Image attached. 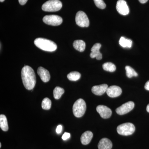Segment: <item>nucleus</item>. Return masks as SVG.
Returning a JSON list of instances; mask_svg holds the SVG:
<instances>
[{"mask_svg":"<svg viewBox=\"0 0 149 149\" xmlns=\"http://www.w3.org/2000/svg\"><path fill=\"white\" fill-rule=\"evenodd\" d=\"M116 8L118 13L123 15H127L130 11L127 3L124 0H119L118 1Z\"/></svg>","mask_w":149,"mask_h":149,"instance_id":"obj_9","label":"nucleus"},{"mask_svg":"<svg viewBox=\"0 0 149 149\" xmlns=\"http://www.w3.org/2000/svg\"><path fill=\"white\" fill-rule=\"evenodd\" d=\"M97 111L104 119L109 118L112 114L111 109L107 107L104 105H99L96 108Z\"/></svg>","mask_w":149,"mask_h":149,"instance_id":"obj_10","label":"nucleus"},{"mask_svg":"<svg viewBox=\"0 0 149 149\" xmlns=\"http://www.w3.org/2000/svg\"><path fill=\"white\" fill-rule=\"evenodd\" d=\"M146 110L149 113V104L148 105V106H147Z\"/></svg>","mask_w":149,"mask_h":149,"instance_id":"obj_31","label":"nucleus"},{"mask_svg":"<svg viewBox=\"0 0 149 149\" xmlns=\"http://www.w3.org/2000/svg\"><path fill=\"white\" fill-rule=\"evenodd\" d=\"M80 77L81 74L80 72L76 71L70 72L67 75L68 80L72 81H77L80 79Z\"/></svg>","mask_w":149,"mask_h":149,"instance_id":"obj_22","label":"nucleus"},{"mask_svg":"<svg viewBox=\"0 0 149 149\" xmlns=\"http://www.w3.org/2000/svg\"><path fill=\"white\" fill-rule=\"evenodd\" d=\"M98 148L99 149H111L112 143L109 139L103 138L99 142Z\"/></svg>","mask_w":149,"mask_h":149,"instance_id":"obj_15","label":"nucleus"},{"mask_svg":"<svg viewBox=\"0 0 149 149\" xmlns=\"http://www.w3.org/2000/svg\"><path fill=\"white\" fill-rule=\"evenodd\" d=\"M75 22L76 24L81 27H88L90 24V22L87 15L82 11H79L76 14Z\"/></svg>","mask_w":149,"mask_h":149,"instance_id":"obj_6","label":"nucleus"},{"mask_svg":"<svg viewBox=\"0 0 149 149\" xmlns=\"http://www.w3.org/2000/svg\"><path fill=\"white\" fill-rule=\"evenodd\" d=\"M28 0H18L19 2L21 5H24L26 4Z\"/></svg>","mask_w":149,"mask_h":149,"instance_id":"obj_28","label":"nucleus"},{"mask_svg":"<svg viewBox=\"0 0 149 149\" xmlns=\"http://www.w3.org/2000/svg\"><path fill=\"white\" fill-rule=\"evenodd\" d=\"M102 45L100 43H97L94 45L91 49V53L90 54V56L91 58H96L97 60L102 59V54L100 52V49Z\"/></svg>","mask_w":149,"mask_h":149,"instance_id":"obj_12","label":"nucleus"},{"mask_svg":"<svg viewBox=\"0 0 149 149\" xmlns=\"http://www.w3.org/2000/svg\"><path fill=\"white\" fill-rule=\"evenodd\" d=\"M5 0H0V1H1V2H3Z\"/></svg>","mask_w":149,"mask_h":149,"instance_id":"obj_32","label":"nucleus"},{"mask_svg":"<svg viewBox=\"0 0 149 149\" xmlns=\"http://www.w3.org/2000/svg\"><path fill=\"white\" fill-rule=\"evenodd\" d=\"M62 126L61 125H58L56 129V132L58 134H59L62 132Z\"/></svg>","mask_w":149,"mask_h":149,"instance_id":"obj_27","label":"nucleus"},{"mask_svg":"<svg viewBox=\"0 0 149 149\" xmlns=\"http://www.w3.org/2000/svg\"><path fill=\"white\" fill-rule=\"evenodd\" d=\"M139 1L141 3H145L148 1V0H139Z\"/></svg>","mask_w":149,"mask_h":149,"instance_id":"obj_30","label":"nucleus"},{"mask_svg":"<svg viewBox=\"0 0 149 149\" xmlns=\"http://www.w3.org/2000/svg\"><path fill=\"white\" fill-rule=\"evenodd\" d=\"M43 21L46 24L52 26H58L62 24L63 19L57 15H46L43 17Z\"/></svg>","mask_w":149,"mask_h":149,"instance_id":"obj_7","label":"nucleus"},{"mask_svg":"<svg viewBox=\"0 0 149 149\" xmlns=\"http://www.w3.org/2000/svg\"><path fill=\"white\" fill-rule=\"evenodd\" d=\"M95 4L97 7L101 9H104L106 7V5L103 0H94Z\"/></svg>","mask_w":149,"mask_h":149,"instance_id":"obj_25","label":"nucleus"},{"mask_svg":"<svg viewBox=\"0 0 149 149\" xmlns=\"http://www.w3.org/2000/svg\"><path fill=\"white\" fill-rule=\"evenodd\" d=\"M86 110V104L85 101L82 99L77 100L73 104L72 111L75 117L80 118L85 114Z\"/></svg>","mask_w":149,"mask_h":149,"instance_id":"obj_3","label":"nucleus"},{"mask_svg":"<svg viewBox=\"0 0 149 149\" xmlns=\"http://www.w3.org/2000/svg\"><path fill=\"white\" fill-rule=\"evenodd\" d=\"M21 77L23 85L28 90H33L36 83V75L31 67L24 65L21 71Z\"/></svg>","mask_w":149,"mask_h":149,"instance_id":"obj_1","label":"nucleus"},{"mask_svg":"<svg viewBox=\"0 0 149 149\" xmlns=\"http://www.w3.org/2000/svg\"><path fill=\"white\" fill-rule=\"evenodd\" d=\"M125 69L126 70V76L128 78H131L133 77H137L138 76V73L131 67L125 66Z\"/></svg>","mask_w":149,"mask_h":149,"instance_id":"obj_23","label":"nucleus"},{"mask_svg":"<svg viewBox=\"0 0 149 149\" xmlns=\"http://www.w3.org/2000/svg\"><path fill=\"white\" fill-rule=\"evenodd\" d=\"M0 127L4 131H7L8 130L7 119L6 116L3 114L0 115Z\"/></svg>","mask_w":149,"mask_h":149,"instance_id":"obj_18","label":"nucleus"},{"mask_svg":"<svg viewBox=\"0 0 149 149\" xmlns=\"http://www.w3.org/2000/svg\"><path fill=\"white\" fill-rule=\"evenodd\" d=\"M70 136V134L69 133L65 132V133L63 135L62 137V139L63 140H64V141H65V140L69 139Z\"/></svg>","mask_w":149,"mask_h":149,"instance_id":"obj_26","label":"nucleus"},{"mask_svg":"<svg viewBox=\"0 0 149 149\" xmlns=\"http://www.w3.org/2000/svg\"><path fill=\"white\" fill-rule=\"evenodd\" d=\"M51 106H52V101L49 99L48 98H45L44 99L42 103V107L43 109H50Z\"/></svg>","mask_w":149,"mask_h":149,"instance_id":"obj_24","label":"nucleus"},{"mask_svg":"<svg viewBox=\"0 0 149 149\" xmlns=\"http://www.w3.org/2000/svg\"><path fill=\"white\" fill-rule=\"evenodd\" d=\"M62 7V4L59 0H49L42 6V9L46 12H56Z\"/></svg>","mask_w":149,"mask_h":149,"instance_id":"obj_4","label":"nucleus"},{"mask_svg":"<svg viewBox=\"0 0 149 149\" xmlns=\"http://www.w3.org/2000/svg\"><path fill=\"white\" fill-rule=\"evenodd\" d=\"M64 92V90L63 88L59 87H56L54 89L53 92L54 98L56 100H58L61 97Z\"/></svg>","mask_w":149,"mask_h":149,"instance_id":"obj_21","label":"nucleus"},{"mask_svg":"<svg viewBox=\"0 0 149 149\" xmlns=\"http://www.w3.org/2000/svg\"><path fill=\"white\" fill-rule=\"evenodd\" d=\"M37 73L44 83H47L50 79V74L48 70L42 67H40L37 70Z\"/></svg>","mask_w":149,"mask_h":149,"instance_id":"obj_13","label":"nucleus"},{"mask_svg":"<svg viewBox=\"0 0 149 149\" xmlns=\"http://www.w3.org/2000/svg\"><path fill=\"white\" fill-rule=\"evenodd\" d=\"M145 88L146 90L149 91V80L146 83V85H145Z\"/></svg>","mask_w":149,"mask_h":149,"instance_id":"obj_29","label":"nucleus"},{"mask_svg":"<svg viewBox=\"0 0 149 149\" xmlns=\"http://www.w3.org/2000/svg\"><path fill=\"white\" fill-rule=\"evenodd\" d=\"M1 143H0V148H1Z\"/></svg>","mask_w":149,"mask_h":149,"instance_id":"obj_33","label":"nucleus"},{"mask_svg":"<svg viewBox=\"0 0 149 149\" xmlns=\"http://www.w3.org/2000/svg\"><path fill=\"white\" fill-rule=\"evenodd\" d=\"M106 93L110 97L114 98L118 97L122 93V90L120 87L116 85H113L108 87Z\"/></svg>","mask_w":149,"mask_h":149,"instance_id":"obj_11","label":"nucleus"},{"mask_svg":"<svg viewBox=\"0 0 149 149\" xmlns=\"http://www.w3.org/2000/svg\"><path fill=\"white\" fill-rule=\"evenodd\" d=\"M135 104L133 102H127L123 104L116 110V112L120 115L125 114L132 111L134 108Z\"/></svg>","mask_w":149,"mask_h":149,"instance_id":"obj_8","label":"nucleus"},{"mask_svg":"<svg viewBox=\"0 0 149 149\" xmlns=\"http://www.w3.org/2000/svg\"><path fill=\"white\" fill-rule=\"evenodd\" d=\"M93 133L90 131H87L82 134L80 138L81 143L83 145H86L90 143L93 139Z\"/></svg>","mask_w":149,"mask_h":149,"instance_id":"obj_16","label":"nucleus"},{"mask_svg":"<svg viewBox=\"0 0 149 149\" xmlns=\"http://www.w3.org/2000/svg\"><path fill=\"white\" fill-rule=\"evenodd\" d=\"M34 44L39 49L47 52H54L57 48L55 43L45 38H37L34 41Z\"/></svg>","mask_w":149,"mask_h":149,"instance_id":"obj_2","label":"nucleus"},{"mask_svg":"<svg viewBox=\"0 0 149 149\" xmlns=\"http://www.w3.org/2000/svg\"><path fill=\"white\" fill-rule=\"evenodd\" d=\"M119 42L120 45L123 48H131L133 44L132 40L123 37H120Z\"/></svg>","mask_w":149,"mask_h":149,"instance_id":"obj_19","label":"nucleus"},{"mask_svg":"<svg viewBox=\"0 0 149 149\" xmlns=\"http://www.w3.org/2000/svg\"><path fill=\"white\" fill-rule=\"evenodd\" d=\"M135 126L133 123H126L118 125L117 131L118 134L122 136H128L132 135L135 131Z\"/></svg>","mask_w":149,"mask_h":149,"instance_id":"obj_5","label":"nucleus"},{"mask_svg":"<svg viewBox=\"0 0 149 149\" xmlns=\"http://www.w3.org/2000/svg\"><path fill=\"white\" fill-rule=\"evenodd\" d=\"M103 68L104 70L110 72H113L116 70V67L113 63L111 62H107L102 65Z\"/></svg>","mask_w":149,"mask_h":149,"instance_id":"obj_20","label":"nucleus"},{"mask_svg":"<svg viewBox=\"0 0 149 149\" xmlns=\"http://www.w3.org/2000/svg\"><path fill=\"white\" fill-rule=\"evenodd\" d=\"M108 86L107 84H102L93 86L92 88V92L96 95L101 96L107 92Z\"/></svg>","mask_w":149,"mask_h":149,"instance_id":"obj_14","label":"nucleus"},{"mask_svg":"<svg viewBox=\"0 0 149 149\" xmlns=\"http://www.w3.org/2000/svg\"><path fill=\"white\" fill-rule=\"evenodd\" d=\"M73 46L76 50L80 52H83L85 49V43L82 40H77L73 42Z\"/></svg>","mask_w":149,"mask_h":149,"instance_id":"obj_17","label":"nucleus"}]
</instances>
